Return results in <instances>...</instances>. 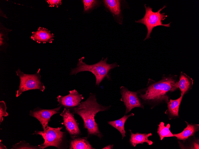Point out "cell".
<instances>
[{"instance_id": "6da1fadb", "label": "cell", "mask_w": 199, "mask_h": 149, "mask_svg": "<svg viewBox=\"0 0 199 149\" xmlns=\"http://www.w3.org/2000/svg\"><path fill=\"white\" fill-rule=\"evenodd\" d=\"M178 75L163 74L156 81L150 78L146 87L137 91L143 104L151 109L169 101L171 94L178 89Z\"/></svg>"}, {"instance_id": "7a4b0ae2", "label": "cell", "mask_w": 199, "mask_h": 149, "mask_svg": "<svg viewBox=\"0 0 199 149\" xmlns=\"http://www.w3.org/2000/svg\"><path fill=\"white\" fill-rule=\"evenodd\" d=\"M111 107V105L104 106L99 103L96 94L91 93L85 101L81 102L78 106L71 108V110L73 113L79 115L82 118L88 137L95 135L101 139L103 135L99 130L95 117L98 112L107 110Z\"/></svg>"}, {"instance_id": "3957f363", "label": "cell", "mask_w": 199, "mask_h": 149, "mask_svg": "<svg viewBox=\"0 0 199 149\" xmlns=\"http://www.w3.org/2000/svg\"><path fill=\"white\" fill-rule=\"evenodd\" d=\"M85 58L83 57L79 59L76 68L71 69L70 75H76L78 73L85 71L92 73L95 76V84L99 86L100 83L105 79L111 80V72L112 70L119 67L117 62L107 63L108 58L104 59L102 58L98 62L92 65H88L83 62Z\"/></svg>"}, {"instance_id": "277c9868", "label": "cell", "mask_w": 199, "mask_h": 149, "mask_svg": "<svg viewBox=\"0 0 199 149\" xmlns=\"http://www.w3.org/2000/svg\"><path fill=\"white\" fill-rule=\"evenodd\" d=\"M145 9V12L144 16L141 19L136 21L135 22L138 23L144 24L146 26L147 30V33L144 40L150 38V35L153 29L157 26H163L166 27H170V22L168 24H163L162 21L164 20L167 17V15L165 13H160L161 11L167 7L164 5L162 8H160L157 12H154L153 8L150 6L144 5Z\"/></svg>"}, {"instance_id": "5b68a950", "label": "cell", "mask_w": 199, "mask_h": 149, "mask_svg": "<svg viewBox=\"0 0 199 149\" xmlns=\"http://www.w3.org/2000/svg\"><path fill=\"white\" fill-rule=\"evenodd\" d=\"M40 71V69H39L37 73L34 74H25L19 69L16 71L17 75L20 80L19 88L17 91L16 97L23 92L29 90L38 89L41 91H44L45 87L41 80Z\"/></svg>"}, {"instance_id": "8992f818", "label": "cell", "mask_w": 199, "mask_h": 149, "mask_svg": "<svg viewBox=\"0 0 199 149\" xmlns=\"http://www.w3.org/2000/svg\"><path fill=\"white\" fill-rule=\"evenodd\" d=\"M63 128H54L48 126L43 131H35L33 134L41 135L44 140L43 144L38 145L39 149H43L50 146L60 148L64 136V132L60 131Z\"/></svg>"}, {"instance_id": "52a82bcc", "label": "cell", "mask_w": 199, "mask_h": 149, "mask_svg": "<svg viewBox=\"0 0 199 149\" xmlns=\"http://www.w3.org/2000/svg\"><path fill=\"white\" fill-rule=\"evenodd\" d=\"M120 91L121 95L120 101L123 102L126 108L125 115L136 107L144 109V106L137 91H131L127 87L122 86L120 87Z\"/></svg>"}, {"instance_id": "ba28073f", "label": "cell", "mask_w": 199, "mask_h": 149, "mask_svg": "<svg viewBox=\"0 0 199 149\" xmlns=\"http://www.w3.org/2000/svg\"><path fill=\"white\" fill-rule=\"evenodd\" d=\"M61 106L52 109H43L36 108L30 111V116L36 118L42 125L43 130L48 126V123L50 121L51 117L54 115L58 113Z\"/></svg>"}, {"instance_id": "9c48e42d", "label": "cell", "mask_w": 199, "mask_h": 149, "mask_svg": "<svg viewBox=\"0 0 199 149\" xmlns=\"http://www.w3.org/2000/svg\"><path fill=\"white\" fill-rule=\"evenodd\" d=\"M60 115L62 117L66 130L71 137H74L80 134L78 124L69 109L65 108Z\"/></svg>"}, {"instance_id": "30bf717a", "label": "cell", "mask_w": 199, "mask_h": 149, "mask_svg": "<svg viewBox=\"0 0 199 149\" xmlns=\"http://www.w3.org/2000/svg\"><path fill=\"white\" fill-rule=\"evenodd\" d=\"M57 98L60 106L68 109L78 106L84 97L74 89L70 91L68 95L65 96L60 95L57 97Z\"/></svg>"}, {"instance_id": "8fae6325", "label": "cell", "mask_w": 199, "mask_h": 149, "mask_svg": "<svg viewBox=\"0 0 199 149\" xmlns=\"http://www.w3.org/2000/svg\"><path fill=\"white\" fill-rule=\"evenodd\" d=\"M123 1L105 0L103 1L106 8L112 14L116 21L120 25L123 23Z\"/></svg>"}, {"instance_id": "7c38bea8", "label": "cell", "mask_w": 199, "mask_h": 149, "mask_svg": "<svg viewBox=\"0 0 199 149\" xmlns=\"http://www.w3.org/2000/svg\"><path fill=\"white\" fill-rule=\"evenodd\" d=\"M186 127L181 132L174 134V137L178 141L184 142L190 138L195 137L196 132L199 130V125L195 123H189L185 121Z\"/></svg>"}, {"instance_id": "4fadbf2b", "label": "cell", "mask_w": 199, "mask_h": 149, "mask_svg": "<svg viewBox=\"0 0 199 149\" xmlns=\"http://www.w3.org/2000/svg\"><path fill=\"white\" fill-rule=\"evenodd\" d=\"M184 96H181L177 99L172 100L171 99L167 104V109L165 112L170 120L179 118V111L180 106L181 104Z\"/></svg>"}, {"instance_id": "5bb4252c", "label": "cell", "mask_w": 199, "mask_h": 149, "mask_svg": "<svg viewBox=\"0 0 199 149\" xmlns=\"http://www.w3.org/2000/svg\"><path fill=\"white\" fill-rule=\"evenodd\" d=\"M193 80L186 73L181 71L178 82V87L181 91V95L187 94L192 89Z\"/></svg>"}, {"instance_id": "9a60e30c", "label": "cell", "mask_w": 199, "mask_h": 149, "mask_svg": "<svg viewBox=\"0 0 199 149\" xmlns=\"http://www.w3.org/2000/svg\"><path fill=\"white\" fill-rule=\"evenodd\" d=\"M31 38L37 42L40 43L49 42L52 43L53 40L54 34H51L47 29L39 27L37 31L32 32Z\"/></svg>"}, {"instance_id": "2e32d148", "label": "cell", "mask_w": 199, "mask_h": 149, "mask_svg": "<svg viewBox=\"0 0 199 149\" xmlns=\"http://www.w3.org/2000/svg\"><path fill=\"white\" fill-rule=\"evenodd\" d=\"M129 131L130 134L129 142L132 146L135 147L137 145L143 144L145 142L150 145L153 144V142L148 139V137L152 135L151 133L142 134L137 132L134 134L131 130H129Z\"/></svg>"}, {"instance_id": "e0dca14e", "label": "cell", "mask_w": 199, "mask_h": 149, "mask_svg": "<svg viewBox=\"0 0 199 149\" xmlns=\"http://www.w3.org/2000/svg\"><path fill=\"white\" fill-rule=\"evenodd\" d=\"M134 115V114L133 113H131L128 115H125L121 118L115 120L108 121V123L119 132L122 135V139H123L124 137H126L124 127L125 124L129 117Z\"/></svg>"}, {"instance_id": "ac0fdd59", "label": "cell", "mask_w": 199, "mask_h": 149, "mask_svg": "<svg viewBox=\"0 0 199 149\" xmlns=\"http://www.w3.org/2000/svg\"><path fill=\"white\" fill-rule=\"evenodd\" d=\"M70 149H94L86 138L73 139L71 141Z\"/></svg>"}, {"instance_id": "d6986e66", "label": "cell", "mask_w": 199, "mask_h": 149, "mask_svg": "<svg viewBox=\"0 0 199 149\" xmlns=\"http://www.w3.org/2000/svg\"><path fill=\"white\" fill-rule=\"evenodd\" d=\"M170 125L168 123L167 126H165L164 123L161 122L158 125L157 133L160 137V140H162L165 137H174L170 130Z\"/></svg>"}, {"instance_id": "ffe728a7", "label": "cell", "mask_w": 199, "mask_h": 149, "mask_svg": "<svg viewBox=\"0 0 199 149\" xmlns=\"http://www.w3.org/2000/svg\"><path fill=\"white\" fill-rule=\"evenodd\" d=\"M181 149H199V139L195 137L189 138L184 142L178 141Z\"/></svg>"}, {"instance_id": "44dd1931", "label": "cell", "mask_w": 199, "mask_h": 149, "mask_svg": "<svg viewBox=\"0 0 199 149\" xmlns=\"http://www.w3.org/2000/svg\"><path fill=\"white\" fill-rule=\"evenodd\" d=\"M83 2L85 12L90 11L100 4V2L98 0H83Z\"/></svg>"}, {"instance_id": "7402d4cb", "label": "cell", "mask_w": 199, "mask_h": 149, "mask_svg": "<svg viewBox=\"0 0 199 149\" xmlns=\"http://www.w3.org/2000/svg\"><path fill=\"white\" fill-rule=\"evenodd\" d=\"M0 45L2 46L4 45L7 40H8V33L12 30L7 29L3 26L0 23Z\"/></svg>"}, {"instance_id": "603a6c76", "label": "cell", "mask_w": 199, "mask_h": 149, "mask_svg": "<svg viewBox=\"0 0 199 149\" xmlns=\"http://www.w3.org/2000/svg\"><path fill=\"white\" fill-rule=\"evenodd\" d=\"M11 149H39V148L38 146L31 145L24 141H21L20 142L15 144L13 146Z\"/></svg>"}, {"instance_id": "cb8c5ba5", "label": "cell", "mask_w": 199, "mask_h": 149, "mask_svg": "<svg viewBox=\"0 0 199 149\" xmlns=\"http://www.w3.org/2000/svg\"><path fill=\"white\" fill-rule=\"evenodd\" d=\"M7 107L5 102L4 101L0 102V123L3 121V116L6 117L9 114L6 112Z\"/></svg>"}, {"instance_id": "d4e9b609", "label": "cell", "mask_w": 199, "mask_h": 149, "mask_svg": "<svg viewBox=\"0 0 199 149\" xmlns=\"http://www.w3.org/2000/svg\"><path fill=\"white\" fill-rule=\"evenodd\" d=\"M46 1L51 7H54L56 6L58 7L62 4L61 0H46Z\"/></svg>"}, {"instance_id": "484cf974", "label": "cell", "mask_w": 199, "mask_h": 149, "mask_svg": "<svg viewBox=\"0 0 199 149\" xmlns=\"http://www.w3.org/2000/svg\"><path fill=\"white\" fill-rule=\"evenodd\" d=\"M114 145H107L104 148H103L102 149H111L113 148Z\"/></svg>"}, {"instance_id": "4316f807", "label": "cell", "mask_w": 199, "mask_h": 149, "mask_svg": "<svg viewBox=\"0 0 199 149\" xmlns=\"http://www.w3.org/2000/svg\"><path fill=\"white\" fill-rule=\"evenodd\" d=\"M1 140H0V149H7V148L6 147L4 146L2 143H1Z\"/></svg>"}]
</instances>
